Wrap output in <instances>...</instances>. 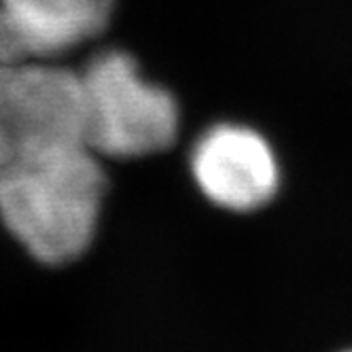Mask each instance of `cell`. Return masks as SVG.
Instances as JSON below:
<instances>
[{
  "instance_id": "obj_1",
  "label": "cell",
  "mask_w": 352,
  "mask_h": 352,
  "mask_svg": "<svg viewBox=\"0 0 352 352\" xmlns=\"http://www.w3.org/2000/svg\"><path fill=\"white\" fill-rule=\"evenodd\" d=\"M104 189L87 144L34 151L0 172V221L32 259L64 265L89 248Z\"/></svg>"
},
{
  "instance_id": "obj_2",
  "label": "cell",
  "mask_w": 352,
  "mask_h": 352,
  "mask_svg": "<svg viewBox=\"0 0 352 352\" xmlns=\"http://www.w3.org/2000/svg\"><path fill=\"white\" fill-rule=\"evenodd\" d=\"M81 83L85 142L96 155L144 157L174 142L179 107L164 87L142 79L130 54H98L81 72Z\"/></svg>"
},
{
  "instance_id": "obj_3",
  "label": "cell",
  "mask_w": 352,
  "mask_h": 352,
  "mask_svg": "<svg viewBox=\"0 0 352 352\" xmlns=\"http://www.w3.org/2000/svg\"><path fill=\"white\" fill-rule=\"evenodd\" d=\"M64 144H87L81 74L32 62L0 66V172Z\"/></svg>"
},
{
  "instance_id": "obj_4",
  "label": "cell",
  "mask_w": 352,
  "mask_h": 352,
  "mask_svg": "<svg viewBox=\"0 0 352 352\" xmlns=\"http://www.w3.org/2000/svg\"><path fill=\"white\" fill-rule=\"evenodd\" d=\"M191 172L212 204L234 212L265 206L280 183L278 162L265 138L232 123L214 125L199 136L191 153Z\"/></svg>"
},
{
  "instance_id": "obj_5",
  "label": "cell",
  "mask_w": 352,
  "mask_h": 352,
  "mask_svg": "<svg viewBox=\"0 0 352 352\" xmlns=\"http://www.w3.org/2000/svg\"><path fill=\"white\" fill-rule=\"evenodd\" d=\"M28 62L54 58L100 34L113 0H0Z\"/></svg>"
},
{
  "instance_id": "obj_6",
  "label": "cell",
  "mask_w": 352,
  "mask_h": 352,
  "mask_svg": "<svg viewBox=\"0 0 352 352\" xmlns=\"http://www.w3.org/2000/svg\"><path fill=\"white\" fill-rule=\"evenodd\" d=\"M344 352H352V348H350V350H344Z\"/></svg>"
}]
</instances>
